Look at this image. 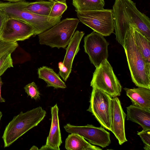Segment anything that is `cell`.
I'll list each match as a JSON object with an SVG mask.
<instances>
[{
  "label": "cell",
  "instance_id": "cell-1",
  "mask_svg": "<svg viewBox=\"0 0 150 150\" xmlns=\"http://www.w3.org/2000/svg\"><path fill=\"white\" fill-rule=\"evenodd\" d=\"M116 39L123 47L129 25L135 26L150 41V20L132 0H115L112 9Z\"/></svg>",
  "mask_w": 150,
  "mask_h": 150
},
{
  "label": "cell",
  "instance_id": "cell-2",
  "mask_svg": "<svg viewBox=\"0 0 150 150\" xmlns=\"http://www.w3.org/2000/svg\"><path fill=\"white\" fill-rule=\"evenodd\" d=\"M123 47L132 81L138 87L150 89V66L136 44L132 25L126 33Z\"/></svg>",
  "mask_w": 150,
  "mask_h": 150
},
{
  "label": "cell",
  "instance_id": "cell-3",
  "mask_svg": "<svg viewBox=\"0 0 150 150\" xmlns=\"http://www.w3.org/2000/svg\"><path fill=\"white\" fill-rule=\"evenodd\" d=\"M27 1L0 2V9L5 11L9 18L22 20L32 25L35 30L34 36L49 29L61 21L62 17H51L39 15L27 10Z\"/></svg>",
  "mask_w": 150,
  "mask_h": 150
},
{
  "label": "cell",
  "instance_id": "cell-4",
  "mask_svg": "<svg viewBox=\"0 0 150 150\" xmlns=\"http://www.w3.org/2000/svg\"><path fill=\"white\" fill-rule=\"evenodd\" d=\"M46 111L39 106L23 112H21L6 126L2 138L4 147L9 146L29 130L37 126L44 119Z\"/></svg>",
  "mask_w": 150,
  "mask_h": 150
},
{
  "label": "cell",
  "instance_id": "cell-5",
  "mask_svg": "<svg viewBox=\"0 0 150 150\" xmlns=\"http://www.w3.org/2000/svg\"><path fill=\"white\" fill-rule=\"evenodd\" d=\"M79 20L67 18L38 35L39 43L52 48H65L68 45L76 29Z\"/></svg>",
  "mask_w": 150,
  "mask_h": 150
},
{
  "label": "cell",
  "instance_id": "cell-6",
  "mask_svg": "<svg viewBox=\"0 0 150 150\" xmlns=\"http://www.w3.org/2000/svg\"><path fill=\"white\" fill-rule=\"evenodd\" d=\"M90 86L103 91L112 97L120 96L122 88L107 59L104 60L96 67Z\"/></svg>",
  "mask_w": 150,
  "mask_h": 150
},
{
  "label": "cell",
  "instance_id": "cell-7",
  "mask_svg": "<svg viewBox=\"0 0 150 150\" xmlns=\"http://www.w3.org/2000/svg\"><path fill=\"white\" fill-rule=\"evenodd\" d=\"M75 11L79 21L94 31L104 36H109L113 33L114 23L112 9Z\"/></svg>",
  "mask_w": 150,
  "mask_h": 150
},
{
  "label": "cell",
  "instance_id": "cell-8",
  "mask_svg": "<svg viewBox=\"0 0 150 150\" xmlns=\"http://www.w3.org/2000/svg\"><path fill=\"white\" fill-rule=\"evenodd\" d=\"M112 97L103 91L93 87L90 104L87 110L92 113L103 127L110 131V106Z\"/></svg>",
  "mask_w": 150,
  "mask_h": 150
},
{
  "label": "cell",
  "instance_id": "cell-9",
  "mask_svg": "<svg viewBox=\"0 0 150 150\" xmlns=\"http://www.w3.org/2000/svg\"><path fill=\"white\" fill-rule=\"evenodd\" d=\"M84 41L85 52L96 67L108 59L109 43L103 35L93 31L84 37Z\"/></svg>",
  "mask_w": 150,
  "mask_h": 150
},
{
  "label": "cell",
  "instance_id": "cell-10",
  "mask_svg": "<svg viewBox=\"0 0 150 150\" xmlns=\"http://www.w3.org/2000/svg\"><path fill=\"white\" fill-rule=\"evenodd\" d=\"M64 127L67 132L79 135L86 139L90 144L103 148L109 146L111 142L110 133L102 127L90 124L77 126L68 123Z\"/></svg>",
  "mask_w": 150,
  "mask_h": 150
},
{
  "label": "cell",
  "instance_id": "cell-11",
  "mask_svg": "<svg viewBox=\"0 0 150 150\" xmlns=\"http://www.w3.org/2000/svg\"><path fill=\"white\" fill-rule=\"evenodd\" d=\"M35 30L29 24L21 20L9 18L0 35L1 40L8 42L23 41L34 36Z\"/></svg>",
  "mask_w": 150,
  "mask_h": 150
},
{
  "label": "cell",
  "instance_id": "cell-12",
  "mask_svg": "<svg viewBox=\"0 0 150 150\" xmlns=\"http://www.w3.org/2000/svg\"><path fill=\"white\" fill-rule=\"evenodd\" d=\"M110 131L122 145L127 141L126 138L125 122L127 115L124 111L120 100L117 97H113L111 101Z\"/></svg>",
  "mask_w": 150,
  "mask_h": 150
},
{
  "label": "cell",
  "instance_id": "cell-13",
  "mask_svg": "<svg viewBox=\"0 0 150 150\" xmlns=\"http://www.w3.org/2000/svg\"><path fill=\"white\" fill-rule=\"evenodd\" d=\"M59 108L56 104L51 109V123L45 144L39 150H60L62 143L58 117Z\"/></svg>",
  "mask_w": 150,
  "mask_h": 150
},
{
  "label": "cell",
  "instance_id": "cell-14",
  "mask_svg": "<svg viewBox=\"0 0 150 150\" xmlns=\"http://www.w3.org/2000/svg\"><path fill=\"white\" fill-rule=\"evenodd\" d=\"M124 89L132 105L150 111V89L140 87Z\"/></svg>",
  "mask_w": 150,
  "mask_h": 150
},
{
  "label": "cell",
  "instance_id": "cell-15",
  "mask_svg": "<svg viewBox=\"0 0 150 150\" xmlns=\"http://www.w3.org/2000/svg\"><path fill=\"white\" fill-rule=\"evenodd\" d=\"M84 34L83 32L76 31L66 48V53L62 63L67 70L69 77L71 71L73 60L80 50V44Z\"/></svg>",
  "mask_w": 150,
  "mask_h": 150
},
{
  "label": "cell",
  "instance_id": "cell-16",
  "mask_svg": "<svg viewBox=\"0 0 150 150\" xmlns=\"http://www.w3.org/2000/svg\"><path fill=\"white\" fill-rule=\"evenodd\" d=\"M127 120L140 125L143 129H150V111L132 105L127 107Z\"/></svg>",
  "mask_w": 150,
  "mask_h": 150
},
{
  "label": "cell",
  "instance_id": "cell-17",
  "mask_svg": "<svg viewBox=\"0 0 150 150\" xmlns=\"http://www.w3.org/2000/svg\"><path fill=\"white\" fill-rule=\"evenodd\" d=\"M38 78L44 80L47 83V87H53L55 88H65L67 86L59 75L53 69L44 66L38 69Z\"/></svg>",
  "mask_w": 150,
  "mask_h": 150
},
{
  "label": "cell",
  "instance_id": "cell-18",
  "mask_svg": "<svg viewBox=\"0 0 150 150\" xmlns=\"http://www.w3.org/2000/svg\"><path fill=\"white\" fill-rule=\"evenodd\" d=\"M65 149L68 150H102L93 145L80 136L74 133L69 134L65 140Z\"/></svg>",
  "mask_w": 150,
  "mask_h": 150
},
{
  "label": "cell",
  "instance_id": "cell-19",
  "mask_svg": "<svg viewBox=\"0 0 150 150\" xmlns=\"http://www.w3.org/2000/svg\"><path fill=\"white\" fill-rule=\"evenodd\" d=\"M133 28L134 39L146 62L150 66V41L146 39L134 26Z\"/></svg>",
  "mask_w": 150,
  "mask_h": 150
},
{
  "label": "cell",
  "instance_id": "cell-20",
  "mask_svg": "<svg viewBox=\"0 0 150 150\" xmlns=\"http://www.w3.org/2000/svg\"><path fill=\"white\" fill-rule=\"evenodd\" d=\"M54 2V0L49 1L41 0L32 2H27L25 8L35 14L49 16Z\"/></svg>",
  "mask_w": 150,
  "mask_h": 150
},
{
  "label": "cell",
  "instance_id": "cell-21",
  "mask_svg": "<svg viewBox=\"0 0 150 150\" xmlns=\"http://www.w3.org/2000/svg\"><path fill=\"white\" fill-rule=\"evenodd\" d=\"M75 10L80 11L100 10L104 9V0H72Z\"/></svg>",
  "mask_w": 150,
  "mask_h": 150
},
{
  "label": "cell",
  "instance_id": "cell-22",
  "mask_svg": "<svg viewBox=\"0 0 150 150\" xmlns=\"http://www.w3.org/2000/svg\"><path fill=\"white\" fill-rule=\"evenodd\" d=\"M67 8V6L65 0H54V4L49 16L54 18L62 16Z\"/></svg>",
  "mask_w": 150,
  "mask_h": 150
},
{
  "label": "cell",
  "instance_id": "cell-23",
  "mask_svg": "<svg viewBox=\"0 0 150 150\" xmlns=\"http://www.w3.org/2000/svg\"><path fill=\"white\" fill-rule=\"evenodd\" d=\"M11 54L7 53L0 57V77L8 68L13 67Z\"/></svg>",
  "mask_w": 150,
  "mask_h": 150
},
{
  "label": "cell",
  "instance_id": "cell-24",
  "mask_svg": "<svg viewBox=\"0 0 150 150\" xmlns=\"http://www.w3.org/2000/svg\"><path fill=\"white\" fill-rule=\"evenodd\" d=\"M18 46L17 42L6 41L0 38V57L7 53H12Z\"/></svg>",
  "mask_w": 150,
  "mask_h": 150
},
{
  "label": "cell",
  "instance_id": "cell-25",
  "mask_svg": "<svg viewBox=\"0 0 150 150\" xmlns=\"http://www.w3.org/2000/svg\"><path fill=\"white\" fill-rule=\"evenodd\" d=\"M24 88L28 96L35 100L40 99V93L36 84L34 82L29 83L25 86Z\"/></svg>",
  "mask_w": 150,
  "mask_h": 150
},
{
  "label": "cell",
  "instance_id": "cell-26",
  "mask_svg": "<svg viewBox=\"0 0 150 150\" xmlns=\"http://www.w3.org/2000/svg\"><path fill=\"white\" fill-rule=\"evenodd\" d=\"M137 134L144 144V149L146 150H150V129H143L141 132H137Z\"/></svg>",
  "mask_w": 150,
  "mask_h": 150
},
{
  "label": "cell",
  "instance_id": "cell-27",
  "mask_svg": "<svg viewBox=\"0 0 150 150\" xmlns=\"http://www.w3.org/2000/svg\"><path fill=\"white\" fill-rule=\"evenodd\" d=\"M9 18L6 13L0 9V35L6 23Z\"/></svg>",
  "mask_w": 150,
  "mask_h": 150
},
{
  "label": "cell",
  "instance_id": "cell-28",
  "mask_svg": "<svg viewBox=\"0 0 150 150\" xmlns=\"http://www.w3.org/2000/svg\"><path fill=\"white\" fill-rule=\"evenodd\" d=\"M3 84V83L2 81V79L1 77H0V102H5V100L1 96V88Z\"/></svg>",
  "mask_w": 150,
  "mask_h": 150
},
{
  "label": "cell",
  "instance_id": "cell-29",
  "mask_svg": "<svg viewBox=\"0 0 150 150\" xmlns=\"http://www.w3.org/2000/svg\"><path fill=\"white\" fill-rule=\"evenodd\" d=\"M39 149L38 147L35 146H33L30 149V150H38Z\"/></svg>",
  "mask_w": 150,
  "mask_h": 150
},
{
  "label": "cell",
  "instance_id": "cell-30",
  "mask_svg": "<svg viewBox=\"0 0 150 150\" xmlns=\"http://www.w3.org/2000/svg\"><path fill=\"white\" fill-rule=\"evenodd\" d=\"M4 0L7 1H9V2H17L20 1H22L23 0Z\"/></svg>",
  "mask_w": 150,
  "mask_h": 150
},
{
  "label": "cell",
  "instance_id": "cell-31",
  "mask_svg": "<svg viewBox=\"0 0 150 150\" xmlns=\"http://www.w3.org/2000/svg\"><path fill=\"white\" fill-rule=\"evenodd\" d=\"M2 116V113L1 111H0V121L1 120V117Z\"/></svg>",
  "mask_w": 150,
  "mask_h": 150
},
{
  "label": "cell",
  "instance_id": "cell-32",
  "mask_svg": "<svg viewBox=\"0 0 150 150\" xmlns=\"http://www.w3.org/2000/svg\"><path fill=\"white\" fill-rule=\"evenodd\" d=\"M49 1H50V0H49Z\"/></svg>",
  "mask_w": 150,
  "mask_h": 150
}]
</instances>
